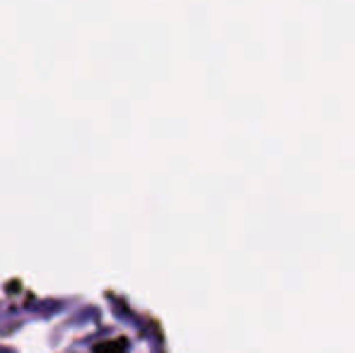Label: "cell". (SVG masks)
Wrapping results in <instances>:
<instances>
[{"instance_id":"6da1fadb","label":"cell","mask_w":355,"mask_h":353,"mask_svg":"<svg viewBox=\"0 0 355 353\" xmlns=\"http://www.w3.org/2000/svg\"><path fill=\"white\" fill-rule=\"evenodd\" d=\"M0 353H12V351H10V349H0Z\"/></svg>"}]
</instances>
